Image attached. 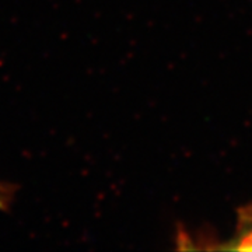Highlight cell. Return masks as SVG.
<instances>
[{"label": "cell", "mask_w": 252, "mask_h": 252, "mask_svg": "<svg viewBox=\"0 0 252 252\" xmlns=\"http://www.w3.org/2000/svg\"><path fill=\"white\" fill-rule=\"evenodd\" d=\"M223 248L231 251H252V203L240 209L234 235Z\"/></svg>", "instance_id": "obj_1"}, {"label": "cell", "mask_w": 252, "mask_h": 252, "mask_svg": "<svg viewBox=\"0 0 252 252\" xmlns=\"http://www.w3.org/2000/svg\"><path fill=\"white\" fill-rule=\"evenodd\" d=\"M14 196H16V188L10 184L0 181V210L1 212H6L13 206Z\"/></svg>", "instance_id": "obj_2"}]
</instances>
